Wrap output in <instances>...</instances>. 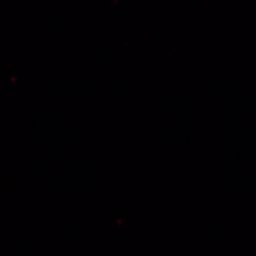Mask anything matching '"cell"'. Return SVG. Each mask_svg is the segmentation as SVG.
Returning a JSON list of instances; mask_svg holds the SVG:
<instances>
[]
</instances>
